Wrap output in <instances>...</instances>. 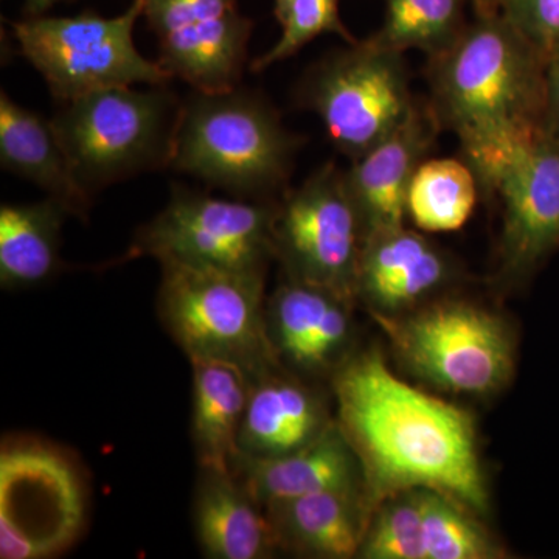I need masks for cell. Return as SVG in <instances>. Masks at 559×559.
Returning a JSON list of instances; mask_svg holds the SVG:
<instances>
[{"instance_id":"1","label":"cell","mask_w":559,"mask_h":559,"mask_svg":"<svg viewBox=\"0 0 559 559\" xmlns=\"http://www.w3.org/2000/svg\"><path fill=\"white\" fill-rule=\"evenodd\" d=\"M337 423L358 454L373 511L406 489H436L476 513L489 507L468 412L400 380L374 349L331 377Z\"/></svg>"},{"instance_id":"2","label":"cell","mask_w":559,"mask_h":559,"mask_svg":"<svg viewBox=\"0 0 559 559\" xmlns=\"http://www.w3.org/2000/svg\"><path fill=\"white\" fill-rule=\"evenodd\" d=\"M430 109L457 135L484 189L511 151L543 128L544 57L503 14H476L429 58Z\"/></svg>"},{"instance_id":"3","label":"cell","mask_w":559,"mask_h":559,"mask_svg":"<svg viewBox=\"0 0 559 559\" xmlns=\"http://www.w3.org/2000/svg\"><path fill=\"white\" fill-rule=\"evenodd\" d=\"M300 143L253 92L194 91L180 105L168 167L240 200L266 201L288 180Z\"/></svg>"},{"instance_id":"4","label":"cell","mask_w":559,"mask_h":559,"mask_svg":"<svg viewBox=\"0 0 559 559\" xmlns=\"http://www.w3.org/2000/svg\"><path fill=\"white\" fill-rule=\"evenodd\" d=\"M157 314L187 358L237 364L260 377L280 366L266 325V274L160 263Z\"/></svg>"},{"instance_id":"5","label":"cell","mask_w":559,"mask_h":559,"mask_svg":"<svg viewBox=\"0 0 559 559\" xmlns=\"http://www.w3.org/2000/svg\"><path fill=\"white\" fill-rule=\"evenodd\" d=\"M180 103L165 90L109 87L62 103L51 119L87 193L170 164Z\"/></svg>"},{"instance_id":"6","label":"cell","mask_w":559,"mask_h":559,"mask_svg":"<svg viewBox=\"0 0 559 559\" xmlns=\"http://www.w3.org/2000/svg\"><path fill=\"white\" fill-rule=\"evenodd\" d=\"M143 10L145 0H132L116 17L28 16L13 24L14 38L61 105L109 87L165 86L171 73L135 47L134 27Z\"/></svg>"},{"instance_id":"7","label":"cell","mask_w":559,"mask_h":559,"mask_svg":"<svg viewBox=\"0 0 559 559\" xmlns=\"http://www.w3.org/2000/svg\"><path fill=\"white\" fill-rule=\"evenodd\" d=\"M377 318L407 367L436 388L459 395L498 392L514 370V341L495 312L443 300Z\"/></svg>"},{"instance_id":"8","label":"cell","mask_w":559,"mask_h":559,"mask_svg":"<svg viewBox=\"0 0 559 559\" xmlns=\"http://www.w3.org/2000/svg\"><path fill=\"white\" fill-rule=\"evenodd\" d=\"M277 207L173 187L170 201L139 230L124 260L153 257L159 263L266 274L275 257Z\"/></svg>"},{"instance_id":"9","label":"cell","mask_w":559,"mask_h":559,"mask_svg":"<svg viewBox=\"0 0 559 559\" xmlns=\"http://www.w3.org/2000/svg\"><path fill=\"white\" fill-rule=\"evenodd\" d=\"M86 518V484L68 454L38 440L3 443L0 558L58 557L80 538Z\"/></svg>"},{"instance_id":"10","label":"cell","mask_w":559,"mask_h":559,"mask_svg":"<svg viewBox=\"0 0 559 559\" xmlns=\"http://www.w3.org/2000/svg\"><path fill=\"white\" fill-rule=\"evenodd\" d=\"M301 102L352 160L392 134L417 106L404 53L370 38L319 62L305 80Z\"/></svg>"},{"instance_id":"11","label":"cell","mask_w":559,"mask_h":559,"mask_svg":"<svg viewBox=\"0 0 559 559\" xmlns=\"http://www.w3.org/2000/svg\"><path fill=\"white\" fill-rule=\"evenodd\" d=\"M362 219L345 171L323 165L280 202L274 223L275 257L285 275L355 299Z\"/></svg>"},{"instance_id":"12","label":"cell","mask_w":559,"mask_h":559,"mask_svg":"<svg viewBox=\"0 0 559 559\" xmlns=\"http://www.w3.org/2000/svg\"><path fill=\"white\" fill-rule=\"evenodd\" d=\"M502 204L500 278L527 277L559 248V140L540 128L484 187Z\"/></svg>"},{"instance_id":"13","label":"cell","mask_w":559,"mask_h":559,"mask_svg":"<svg viewBox=\"0 0 559 559\" xmlns=\"http://www.w3.org/2000/svg\"><path fill=\"white\" fill-rule=\"evenodd\" d=\"M143 16L156 33L159 62L173 79L200 92L238 86L253 24L237 0H145Z\"/></svg>"},{"instance_id":"14","label":"cell","mask_w":559,"mask_h":559,"mask_svg":"<svg viewBox=\"0 0 559 559\" xmlns=\"http://www.w3.org/2000/svg\"><path fill=\"white\" fill-rule=\"evenodd\" d=\"M352 301L285 275L266 301L267 336L280 366L300 377H333L348 358Z\"/></svg>"},{"instance_id":"15","label":"cell","mask_w":559,"mask_h":559,"mask_svg":"<svg viewBox=\"0 0 559 559\" xmlns=\"http://www.w3.org/2000/svg\"><path fill=\"white\" fill-rule=\"evenodd\" d=\"M440 124L430 106L418 105L392 134L352 160L345 170L349 194L362 219L366 240L406 226L412 178L436 142Z\"/></svg>"},{"instance_id":"16","label":"cell","mask_w":559,"mask_h":559,"mask_svg":"<svg viewBox=\"0 0 559 559\" xmlns=\"http://www.w3.org/2000/svg\"><path fill=\"white\" fill-rule=\"evenodd\" d=\"M454 278L450 255L403 226L370 235L364 242L355 299L359 297L374 316L404 314Z\"/></svg>"},{"instance_id":"17","label":"cell","mask_w":559,"mask_h":559,"mask_svg":"<svg viewBox=\"0 0 559 559\" xmlns=\"http://www.w3.org/2000/svg\"><path fill=\"white\" fill-rule=\"evenodd\" d=\"M322 395L278 367L250 381L238 454L280 457L299 451L334 425Z\"/></svg>"},{"instance_id":"18","label":"cell","mask_w":559,"mask_h":559,"mask_svg":"<svg viewBox=\"0 0 559 559\" xmlns=\"http://www.w3.org/2000/svg\"><path fill=\"white\" fill-rule=\"evenodd\" d=\"M231 473L264 507L326 489L366 491L358 454L337 419L318 440L290 454L271 459L238 454Z\"/></svg>"},{"instance_id":"19","label":"cell","mask_w":559,"mask_h":559,"mask_svg":"<svg viewBox=\"0 0 559 559\" xmlns=\"http://www.w3.org/2000/svg\"><path fill=\"white\" fill-rule=\"evenodd\" d=\"M193 525L205 558L267 559L282 551L266 507L234 473L200 468Z\"/></svg>"},{"instance_id":"20","label":"cell","mask_w":559,"mask_h":559,"mask_svg":"<svg viewBox=\"0 0 559 559\" xmlns=\"http://www.w3.org/2000/svg\"><path fill=\"white\" fill-rule=\"evenodd\" d=\"M266 510L282 550L320 559L358 557L371 514L362 489H326Z\"/></svg>"},{"instance_id":"21","label":"cell","mask_w":559,"mask_h":559,"mask_svg":"<svg viewBox=\"0 0 559 559\" xmlns=\"http://www.w3.org/2000/svg\"><path fill=\"white\" fill-rule=\"evenodd\" d=\"M0 165L60 201L70 215L86 218L92 194L76 179L51 120L0 94Z\"/></svg>"},{"instance_id":"22","label":"cell","mask_w":559,"mask_h":559,"mask_svg":"<svg viewBox=\"0 0 559 559\" xmlns=\"http://www.w3.org/2000/svg\"><path fill=\"white\" fill-rule=\"evenodd\" d=\"M193 370L191 440L201 469L231 473L248 407L250 374L237 364L190 360Z\"/></svg>"},{"instance_id":"23","label":"cell","mask_w":559,"mask_h":559,"mask_svg":"<svg viewBox=\"0 0 559 559\" xmlns=\"http://www.w3.org/2000/svg\"><path fill=\"white\" fill-rule=\"evenodd\" d=\"M69 216V210L49 197L0 207L2 289L35 288L62 270L61 231Z\"/></svg>"},{"instance_id":"24","label":"cell","mask_w":559,"mask_h":559,"mask_svg":"<svg viewBox=\"0 0 559 559\" xmlns=\"http://www.w3.org/2000/svg\"><path fill=\"white\" fill-rule=\"evenodd\" d=\"M479 190L476 173L465 159L423 160L407 193V218L430 234L462 229L473 215Z\"/></svg>"},{"instance_id":"25","label":"cell","mask_w":559,"mask_h":559,"mask_svg":"<svg viewBox=\"0 0 559 559\" xmlns=\"http://www.w3.org/2000/svg\"><path fill=\"white\" fill-rule=\"evenodd\" d=\"M466 2L471 0H385L384 21L370 39L401 53L419 50L437 57L465 31Z\"/></svg>"},{"instance_id":"26","label":"cell","mask_w":559,"mask_h":559,"mask_svg":"<svg viewBox=\"0 0 559 559\" xmlns=\"http://www.w3.org/2000/svg\"><path fill=\"white\" fill-rule=\"evenodd\" d=\"M426 559H498L503 549L468 507L436 491L419 489Z\"/></svg>"},{"instance_id":"27","label":"cell","mask_w":559,"mask_h":559,"mask_svg":"<svg viewBox=\"0 0 559 559\" xmlns=\"http://www.w3.org/2000/svg\"><path fill=\"white\" fill-rule=\"evenodd\" d=\"M358 558L426 559L419 489L396 492L374 507Z\"/></svg>"},{"instance_id":"28","label":"cell","mask_w":559,"mask_h":559,"mask_svg":"<svg viewBox=\"0 0 559 559\" xmlns=\"http://www.w3.org/2000/svg\"><path fill=\"white\" fill-rule=\"evenodd\" d=\"M278 22L283 28L282 36L266 53L252 62L253 72L288 60L323 33H334L349 44L355 43L341 21L340 0H294Z\"/></svg>"},{"instance_id":"29","label":"cell","mask_w":559,"mask_h":559,"mask_svg":"<svg viewBox=\"0 0 559 559\" xmlns=\"http://www.w3.org/2000/svg\"><path fill=\"white\" fill-rule=\"evenodd\" d=\"M499 13L544 58L559 39V0H499Z\"/></svg>"},{"instance_id":"30","label":"cell","mask_w":559,"mask_h":559,"mask_svg":"<svg viewBox=\"0 0 559 559\" xmlns=\"http://www.w3.org/2000/svg\"><path fill=\"white\" fill-rule=\"evenodd\" d=\"M543 128L559 140V39L544 58Z\"/></svg>"},{"instance_id":"31","label":"cell","mask_w":559,"mask_h":559,"mask_svg":"<svg viewBox=\"0 0 559 559\" xmlns=\"http://www.w3.org/2000/svg\"><path fill=\"white\" fill-rule=\"evenodd\" d=\"M61 0H25V11L28 16H44Z\"/></svg>"},{"instance_id":"32","label":"cell","mask_w":559,"mask_h":559,"mask_svg":"<svg viewBox=\"0 0 559 559\" xmlns=\"http://www.w3.org/2000/svg\"><path fill=\"white\" fill-rule=\"evenodd\" d=\"M476 14H491L498 13L499 0H471Z\"/></svg>"},{"instance_id":"33","label":"cell","mask_w":559,"mask_h":559,"mask_svg":"<svg viewBox=\"0 0 559 559\" xmlns=\"http://www.w3.org/2000/svg\"><path fill=\"white\" fill-rule=\"evenodd\" d=\"M293 2L294 0H275V16L278 21L282 20L283 14L286 13Z\"/></svg>"}]
</instances>
